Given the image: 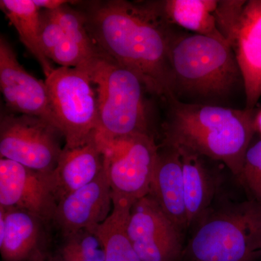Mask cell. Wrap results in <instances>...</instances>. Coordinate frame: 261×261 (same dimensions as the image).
Returning <instances> with one entry per match:
<instances>
[{"label":"cell","mask_w":261,"mask_h":261,"mask_svg":"<svg viewBox=\"0 0 261 261\" xmlns=\"http://www.w3.org/2000/svg\"><path fill=\"white\" fill-rule=\"evenodd\" d=\"M99 145L104 155L113 200L133 205L148 195L159 152L153 137L132 135Z\"/></svg>","instance_id":"cell-8"},{"label":"cell","mask_w":261,"mask_h":261,"mask_svg":"<svg viewBox=\"0 0 261 261\" xmlns=\"http://www.w3.org/2000/svg\"><path fill=\"white\" fill-rule=\"evenodd\" d=\"M69 4L56 10H49V13L68 37L78 44L89 57L97 58L102 56L104 54L99 50L89 34L83 13L79 8H72Z\"/></svg>","instance_id":"cell-23"},{"label":"cell","mask_w":261,"mask_h":261,"mask_svg":"<svg viewBox=\"0 0 261 261\" xmlns=\"http://www.w3.org/2000/svg\"><path fill=\"white\" fill-rule=\"evenodd\" d=\"M91 37L105 56L140 77L149 93L173 99L169 54L176 32L159 2L125 0L80 3Z\"/></svg>","instance_id":"cell-1"},{"label":"cell","mask_w":261,"mask_h":261,"mask_svg":"<svg viewBox=\"0 0 261 261\" xmlns=\"http://www.w3.org/2000/svg\"><path fill=\"white\" fill-rule=\"evenodd\" d=\"M60 130L39 117L2 113L0 154L38 172L50 175L63 148ZM64 139V138H63Z\"/></svg>","instance_id":"cell-9"},{"label":"cell","mask_w":261,"mask_h":261,"mask_svg":"<svg viewBox=\"0 0 261 261\" xmlns=\"http://www.w3.org/2000/svg\"><path fill=\"white\" fill-rule=\"evenodd\" d=\"M176 148L179 152L183 168L189 228L193 226L211 207L217 190V180L207 168L203 161L205 158L188 149Z\"/></svg>","instance_id":"cell-17"},{"label":"cell","mask_w":261,"mask_h":261,"mask_svg":"<svg viewBox=\"0 0 261 261\" xmlns=\"http://www.w3.org/2000/svg\"><path fill=\"white\" fill-rule=\"evenodd\" d=\"M132 205L126 201L113 199L111 214L94 230L102 243L106 261H142L127 231Z\"/></svg>","instance_id":"cell-20"},{"label":"cell","mask_w":261,"mask_h":261,"mask_svg":"<svg viewBox=\"0 0 261 261\" xmlns=\"http://www.w3.org/2000/svg\"><path fill=\"white\" fill-rule=\"evenodd\" d=\"M44 82L64 147L73 148L93 138L99 123L97 94L88 73L83 68L59 67Z\"/></svg>","instance_id":"cell-6"},{"label":"cell","mask_w":261,"mask_h":261,"mask_svg":"<svg viewBox=\"0 0 261 261\" xmlns=\"http://www.w3.org/2000/svg\"><path fill=\"white\" fill-rule=\"evenodd\" d=\"M215 18L241 71L245 108L254 110L261 97V0L219 1Z\"/></svg>","instance_id":"cell-7"},{"label":"cell","mask_w":261,"mask_h":261,"mask_svg":"<svg viewBox=\"0 0 261 261\" xmlns=\"http://www.w3.org/2000/svg\"><path fill=\"white\" fill-rule=\"evenodd\" d=\"M64 238L53 261H106L102 243L94 231L80 230Z\"/></svg>","instance_id":"cell-22"},{"label":"cell","mask_w":261,"mask_h":261,"mask_svg":"<svg viewBox=\"0 0 261 261\" xmlns=\"http://www.w3.org/2000/svg\"><path fill=\"white\" fill-rule=\"evenodd\" d=\"M79 68L88 73L97 91L98 143L132 135H151L146 97L149 92L138 75L105 55Z\"/></svg>","instance_id":"cell-4"},{"label":"cell","mask_w":261,"mask_h":261,"mask_svg":"<svg viewBox=\"0 0 261 261\" xmlns=\"http://www.w3.org/2000/svg\"><path fill=\"white\" fill-rule=\"evenodd\" d=\"M0 87L5 105L11 113L39 117L56 126L45 82L25 70L3 36L0 38Z\"/></svg>","instance_id":"cell-12"},{"label":"cell","mask_w":261,"mask_h":261,"mask_svg":"<svg viewBox=\"0 0 261 261\" xmlns=\"http://www.w3.org/2000/svg\"><path fill=\"white\" fill-rule=\"evenodd\" d=\"M95 136L78 147H63L56 169L50 175L58 202L64 196L88 185L102 172L104 155Z\"/></svg>","instance_id":"cell-15"},{"label":"cell","mask_w":261,"mask_h":261,"mask_svg":"<svg viewBox=\"0 0 261 261\" xmlns=\"http://www.w3.org/2000/svg\"><path fill=\"white\" fill-rule=\"evenodd\" d=\"M149 194L176 227L184 233L188 228L183 168L176 147L164 145L154 166Z\"/></svg>","instance_id":"cell-14"},{"label":"cell","mask_w":261,"mask_h":261,"mask_svg":"<svg viewBox=\"0 0 261 261\" xmlns=\"http://www.w3.org/2000/svg\"><path fill=\"white\" fill-rule=\"evenodd\" d=\"M238 179L251 196V200L261 205V140L247 149Z\"/></svg>","instance_id":"cell-24"},{"label":"cell","mask_w":261,"mask_h":261,"mask_svg":"<svg viewBox=\"0 0 261 261\" xmlns=\"http://www.w3.org/2000/svg\"><path fill=\"white\" fill-rule=\"evenodd\" d=\"M41 41L48 59L61 67L79 68L94 59L68 37L49 10L41 11Z\"/></svg>","instance_id":"cell-21"},{"label":"cell","mask_w":261,"mask_h":261,"mask_svg":"<svg viewBox=\"0 0 261 261\" xmlns=\"http://www.w3.org/2000/svg\"><path fill=\"white\" fill-rule=\"evenodd\" d=\"M34 3L42 10H54L72 2L65 0H34Z\"/></svg>","instance_id":"cell-25"},{"label":"cell","mask_w":261,"mask_h":261,"mask_svg":"<svg viewBox=\"0 0 261 261\" xmlns=\"http://www.w3.org/2000/svg\"><path fill=\"white\" fill-rule=\"evenodd\" d=\"M193 227L182 260L253 261L261 255V205L255 201L211 207Z\"/></svg>","instance_id":"cell-5"},{"label":"cell","mask_w":261,"mask_h":261,"mask_svg":"<svg viewBox=\"0 0 261 261\" xmlns=\"http://www.w3.org/2000/svg\"><path fill=\"white\" fill-rule=\"evenodd\" d=\"M166 102L164 145L220 161L238 178L257 132L255 111L185 102L174 98Z\"/></svg>","instance_id":"cell-2"},{"label":"cell","mask_w":261,"mask_h":261,"mask_svg":"<svg viewBox=\"0 0 261 261\" xmlns=\"http://www.w3.org/2000/svg\"><path fill=\"white\" fill-rule=\"evenodd\" d=\"M112 192L107 171L79 190L62 197L53 219L63 236L80 230L94 231L111 214Z\"/></svg>","instance_id":"cell-13"},{"label":"cell","mask_w":261,"mask_h":261,"mask_svg":"<svg viewBox=\"0 0 261 261\" xmlns=\"http://www.w3.org/2000/svg\"><path fill=\"white\" fill-rule=\"evenodd\" d=\"M127 231L142 261H181L183 233L148 194L130 208Z\"/></svg>","instance_id":"cell-10"},{"label":"cell","mask_w":261,"mask_h":261,"mask_svg":"<svg viewBox=\"0 0 261 261\" xmlns=\"http://www.w3.org/2000/svg\"><path fill=\"white\" fill-rule=\"evenodd\" d=\"M255 126H256L257 132H258L261 135V111L255 116Z\"/></svg>","instance_id":"cell-27"},{"label":"cell","mask_w":261,"mask_h":261,"mask_svg":"<svg viewBox=\"0 0 261 261\" xmlns=\"http://www.w3.org/2000/svg\"><path fill=\"white\" fill-rule=\"evenodd\" d=\"M37 216L18 208L0 207V252L3 261H29L43 253Z\"/></svg>","instance_id":"cell-16"},{"label":"cell","mask_w":261,"mask_h":261,"mask_svg":"<svg viewBox=\"0 0 261 261\" xmlns=\"http://www.w3.org/2000/svg\"><path fill=\"white\" fill-rule=\"evenodd\" d=\"M50 175L1 158L0 207L27 211L43 222L53 220L58 200Z\"/></svg>","instance_id":"cell-11"},{"label":"cell","mask_w":261,"mask_h":261,"mask_svg":"<svg viewBox=\"0 0 261 261\" xmlns=\"http://www.w3.org/2000/svg\"><path fill=\"white\" fill-rule=\"evenodd\" d=\"M174 99L227 97L243 82L228 42L193 33L175 34L169 54Z\"/></svg>","instance_id":"cell-3"},{"label":"cell","mask_w":261,"mask_h":261,"mask_svg":"<svg viewBox=\"0 0 261 261\" xmlns=\"http://www.w3.org/2000/svg\"><path fill=\"white\" fill-rule=\"evenodd\" d=\"M0 7L18 32L20 40L42 67L45 77L55 69L43 51L41 11L34 0H1Z\"/></svg>","instance_id":"cell-19"},{"label":"cell","mask_w":261,"mask_h":261,"mask_svg":"<svg viewBox=\"0 0 261 261\" xmlns=\"http://www.w3.org/2000/svg\"><path fill=\"white\" fill-rule=\"evenodd\" d=\"M29 261H53V259L47 257V255L43 252V253L39 254L37 256L34 257L32 260Z\"/></svg>","instance_id":"cell-26"},{"label":"cell","mask_w":261,"mask_h":261,"mask_svg":"<svg viewBox=\"0 0 261 261\" xmlns=\"http://www.w3.org/2000/svg\"><path fill=\"white\" fill-rule=\"evenodd\" d=\"M166 21L199 35L225 40L216 25L215 11L217 0H166L159 1Z\"/></svg>","instance_id":"cell-18"}]
</instances>
